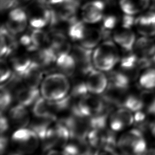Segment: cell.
<instances>
[{"label":"cell","instance_id":"1","mask_svg":"<svg viewBox=\"0 0 155 155\" xmlns=\"http://www.w3.org/2000/svg\"><path fill=\"white\" fill-rule=\"evenodd\" d=\"M39 90L41 96L45 99L58 101L69 94L71 81L66 76L58 72L49 74L44 78Z\"/></svg>","mask_w":155,"mask_h":155},{"label":"cell","instance_id":"2","mask_svg":"<svg viewBox=\"0 0 155 155\" xmlns=\"http://www.w3.org/2000/svg\"><path fill=\"white\" fill-rule=\"evenodd\" d=\"M92 58L95 68L108 72L119 63L121 54L115 42L108 39L105 40L95 48Z\"/></svg>","mask_w":155,"mask_h":155},{"label":"cell","instance_id":"3","mask_svg":"<svg viewBox=\"0 0 155 155\" xmlns=\"http://www.w3.org/2000/svg\"><path fill=\"white\" fill-rule=\"evenodd\" d=\"M117 147L124 154H145L147 150V141L140 130L136 128L129 129L117 139Z\"/></svg>","mask_w":155,"mask_h":155},{"label":"cell","instance_id":"4","mask_svg":"<svg viewBox=\"0 0 155 155\" xmlns=\"http://www.w3.org/2000/svg\"><path fill=\"white\" fill-rule=\"evenodd\" d=\"M40 141L38 134L29 127L17 129L11 138V151L18 155L33 153L39 147Z\"/></svg>","mask_w":155,"mask_h":155},{"label":"cell","instance_id":"5","mask_svg":"<svg viewBox=\"0 0 155 155\" xmlns=\"http://www.w3.org/2000/svg\"><path fill=\"white\" fill-rule=\"evenodd\" d=\"M99 95L90 93L82 96L78 100V111L87 117H94L107 113H111L110 105Z\"/></svg>","mask_w":155,"mask_h":155},{"label":"cell","instance_id":"6","mask_svg":"<svg viewBox=\"0 0 155 155\" xmlns=\"http://www.w3.org/2000/svg\"><path fill=\"white\" fill-rule=\"evenodd\" d=\"M70 139L69 130L65 124L60 121L53 124L41 140L43 150L47 152L57 148L63 149Z\"/></svg>","mask_w":155,"mask_h":155},{"label":"cell","instance_id":"7","mask_svg":"<svg viewBox=\"0 0 155 155\" xmlns=\"http://www.w3.org/2000/svg\"><path fill=\"white\" fill-rule=\"evenodd\" d=\"M69 130L71 138L85 140L92 129L90 118L76 111L64 119L60 120Z\"/></svg>","mask_w":155,"mask_h":155},{"label":"cell","instance_id":"8","mask_svg":"<svg viewBox=\"0 0 155 155\" xmlns=\"http://www.w3.org/2000/svg\"><path fill=\"white\" fill-rule=\"evenodd\" d=\"M28 22L34 29H42L50 25L51 21L52 9L49 6L36 2L28 9Z\"/></svg>","mask_w":155,"mask_h":155},{"label":"cell","instance_id":"9","mask_svg":"<svg viewBox=\"0 0 155 155\" xmlns=\"http://www.w3.org/2000/svg\"><path fill=\"white\" fill-rule=\"evenodd\" d=\"M93 49L87 48L80 44L74 45L70 54L75 61L76 73L85 76L95 67L93 63Z\"/></svg>","mask_w":155,"mask_h":155},{"label":"cell","instance_id":"10","mask_svg":"<svg viewBox=\"0 0 155 155\" xmlns=\"http://www.w3.org/2000/svg\"><path fill=\"white\" fill-rule=\"evenodd\" d=\"M134 114L130 110L119 107L109 115L108 124L114 132L124 131L134 125Z\"/></svg>","mask_w":155,"mask_h":155},{"label":"cell","instance_id":"11","mask_svg":"<svg viewBox=\"0 0 155 155\" xmlns=\"http://www.w3.org/2000/svg\"><path fill=\"white\" fill-rule=\"evenodd\" d=\"M86 87L88 93L102 94L108 86V78L104 71L94 68L85 76Z\"/></svg>","mask_w":155,"mask_h":155},{"label":"cell","instance_id":"12","mask_svg":"<svg viewBox=\"0 0 155 155\" xmlns=\"http://www.w3.org/2000/svg\"><path fill=\"white\" fill-rule=\"evenodd\" d=\"M28 22L27 11L22 8H15L10 11L5 26L15 35L25 30Z\"/></svg>","mask_w":155,"mask_h":155},{"label":"cell","instance_id":"13","mask_svg":"<svg viewBox=\"0 0 155 155\" xmlns=\"http://www.w3.org/2000/svg\"><path fill=\"white\" fill-rule=\"evenodd\" d=\"M104 9V3L101 0H93L87 2L81 9L83 21L86 23L99 22L103 19Z\"/></svg>","mask_w":155,"mask_h":155},{"label":"cell","instance_id":"14","mask_svg":"<svg viewBox=\"0 0 155 155\" xmlns=\"http://www.w3.org/2000/svg\"><path fill=\"white\" fill-rule=\"evenodd\" d=\"M13 94L17 103L26 107L34 104L41 96L39 88L27 86L23 82L15 88Z\"/></svg>","mask_w":155,"mask_h":155},{"label":"cell","instance_id":"15","mask_svg":"<svg viewBox=\"0 0 155 155\" xmlns=\"http://www.w3.org/2000/svg\"><path fill=\"white\" fill-rule=\"evenodd\" d=\"M8 119L11 124L16 130L27 128L31 121L29 113L26 107L18 103L10 109Z\"/></svg>","mask_w":155,"mask_h":155},{"label":"cell","instance_id":"16","mask_svg":"<svg viewBox=\"0 0 155 155\" xmlns=\"http://www.w3.org/2000/svg\"><path fill=\"white\" fill-rule=\"evenodd\" d=\"M133 51L139 59L155 63V41L150 37L143 36L135 42Z\"/></svg>","mask_w":155,"mask_h":155},{"label":"cell","instance_id":"17","mask_svg":"<svg viewBox=\"0 0 155 155\" xmlns=\"http://www.w3.org/2000/svg\"><path fill=\"white\" fill-rule=\"evenodd\" d=\"M34 116L38 117H49L57 119L56 101H49L43 97H39L33 104Z\"/></svg>","mask_w":155,"mask_h":155},{"label":"cell","instance_id":"18","mask_svg":"<svg viewBox=\"0 0 155 155\" xmlns=\"http://www.w3.org/2000/svg\"><path fill=\"white\" fill-rule=\"evenodd\" d=\"M8 56H10V64L15 73L21 75L30 65L32 61L31 54L21 51L17 48Z\"/></svg>","mask_w":155,"mask_h":155},{"label":"cell","instance_id":"19","mask_svg":"<svg viewBox=\"0 0 155 155\" xmlns=\"http://www.w3.org/2000/svg\"><path fill=\"white\" fill-rule=\"evenodd\" d=\"M134 26L139 33L144 37L155 36V11L140 15L136 18Z\"/></svg>","mask_w":155,"mask_h":155},{"label":"cell","instance_id":"20","mask_svg":"<svg viewBox=\"0 0 155 155\" xmlns=\"http://www.w3.org/2000/svg\"><path fill=\"white\" fill-rule=\"evenodd\" d=\"M44 72L41 68L34 62H32L27 69L21 75L23 83L33 88H39L44 80Z\"/></svg>","mask_w":155,"mask_h":155},{"label":"cell","instance_id":"21","mask_svg":"<svg viewBox=\"0 0 155 155\" xmlns=\"http://www.w3.org/2000/svg\"><path fill=\"white\" fill-rule=\"evenodd\" d=\"M113 39L114 42L124 51H132L136 41L134 32L130 29L126 28L114 32Z\"/></svg>","mask_w":155,"mask_h":155},{"label":"cell","instance_id":"22","mask_svg":"<svg viewBox=\"0 0 155 155\" xmlns=\"http://www.w3.org/2000/svg\"><path fill=\"white\" fill-rule=\"evenodd\" d=\"M15 35L8 30L5 25L1 28V56L4 58L8 56L18 48V42Z\"/></svg>","mask_w":155,"mask_h":155},{"label":"cell","instance_id":"23","mask_svg":"<svg viewBox=\"0 0 155 155\" xmlns=\"http://www.w3.org/2000/svg\"><path fill=\"white\" fill-rule=\"evenodd\" d=\"M130 87L124 93L120 107H126L134 113L137 111L143 110L141 92L130 90Z\"/></svg>","mask_w":155,"mask_h":155},{"label":"cell","instance_id":"24","mask_svg":"<svg viewBox=\"0 0 155 155\" xmlns=\"http://www.w3.org/2000/svg\"><path fill=\"white\" fill-rule=\"evenodd\" d=\"M91 146L86 139H70L67 145L63 148V153L66 155H86L92 153Z\"/></svg>","mask_w":155,"mask_h":155},{"label":"cell","instance_id":"25","mask_svg":"<svg viewBox=\"0 0 155 155\" xmlns=\"http://www.w3.org/2000/svg\"><path fill=\"white\" fill-rule=\"evenodd\" d=\"M57 72L62 74L68 78H71L76 72L75 61L71 54L61 55L57 58Z\"/></svg>","mask_w":155,"mask_h":155},{"label":"cell","instance_id":"26","mask_svg":"<svg viewBox=\"0 0 155 155\" xmlns=\"http://www.w3.org/2000/svg\"><path fill=\"white\" fill-rule=\"evenodd\" d=\"M103 39V33L101 29L88 27L78 43L85 48L93 49L100 44Z\"/></svg>","mask_w":155,"mask_h":155},{"label":"cell","instance_id":"27","mask_svg":"<svg viewBox=\"0 0 155 155\" xmlns=\"http://www.w3.org/2000/svg\"><path fill=\"white\" fill-rule=\"evenodd\" d=\"M107 76L109 82L108 86L122 90H126L130 87L131 80L121 70L113 71L112 69L108 71Z\"/></svg>","mask_w":155,"mask_h":155},{"label":"cell","instance_id":"28","mask_svg":"<svg viewBox=\"0 0 155 155\" xmlns=\"http://www.w3.org/2000/svg\"><path fill=\"white\" fill-rule=\"evenodd\" d=\"M150 3V0H120V5L125 14L137 15L146 10Z\"/></svg>","mask_w":155,"mask_h":155},{"label":"cell","instance_id":"29","mask_svg":"<svg viewBox=\"0 0 155 155\" xmlns=\"http://www.w3.org/2000/svg\"><path fill=\"white\" fill-rule=\"evenodd\" d=\"M57 121L54 118L49 117H38L34 116L30 121L29 128L34 130L40 138V140L44 138L49 129Z\"/></svg>","mask_w":155,"mask_h":155},{"label":"cell","instance_id":"30","mask_svg":"<svg viewBox=\"0 0 155 155\" xmlns=\"http://www.w3.org/2000/svg\"><path fill=\"white\" fill-rule=\"evenodd\" d=\"M140 87L144 90H153L155 88V67L142 69L137 78Z\"/></svg>","mask_w":155,"mask_h":155},{"label":"cell","instance_id":"31","mask_svg":"<svg viewBox=\"0 0 155 155\" xmlns=\"http://www.w3.org/2000/svg\"><path fill=\"white\" fill-rule=\"evenodd\" d=\"M32 41L37 49L49 48L51 46V38L49 34L41 29H34L30 33Z\"/></svg>","mask_w":155,"mask_h":155},{"label":"cell","instance_id":"32","mask_svg":"<svg viewBox=\"0 0 155 155\" xmlns=\"http://www.w3.org/2000/svg\"><path fill=\"white\" fill-rule=\"evenodd\" d=\"M87 28L86 22L77 19L68 25L67 34L71 40L79 42L84 36Z\"/></svg>","mask_w":155,"mask_h":155},{"label":"cell","instance_id":"33","mask_svg":"<svg viewBox=\"0 0 155 155\" xmlns=\"http://www.w3.org/2000/svg\"><path fill=\"white\" fill-rule=\"evenodd\" d=\"M143 110L149 115L155 117V92L152 90H144L141 92Z\"/></svg>","mask_w":155,"mask_h":155},{"label":"cell","instance_id":"34","mask_svg":"<svg viewBox=\"0 0 155 155\" xmlns=\"http://www.w3.org/2000/svg\"><path fill=\"white\" fill-rule=\"evenodd\" d=\"M13 98L12 93L4 87L1 86L0 108L1 113H3L4 111L8 109L12 102Z\"/></svg>","mask_w":155,"mask_h":155},{"label":"cell","instance_id":"35","mask_svg":"<svg viewBox=\"0 0 155 155\" xmlns=\"http://www.w3.org/2000/svg\"><path fill=\"white\" fill-rule=\"evenodd\" d=\"M10 63L5 59L1 58L0 63V79L1 84L6 82L11 78L13 75Z\"/></svg>","mask_w":155,"mask_h":155},{"label":"cell","instance_id":"36","mask_svg":"<svg viewBox=\"0 0 155 155\" xmlns=\"http://www.w3.org/2000/svg\"><path fill=\"white\" fill-rule=\"evenodd\" d=\"M135 20L136 19L133 17L132 15L125 14L122 19V26L123 28L131 29L132 26L134 25Z\"/></svg>","mask_w":155,"mask_h":155},{"label":"cell","instance_id":"37","mask_svg":"<svg viewBox=\"0 0 155 155\" xmlns=\"http://www.w3.org/2000/svg\"><path fill=\"white\" fill-rule=\"evenodd\" d=\"M18 4L17 0H1V11L3 12L11 8H15Z\"/></svg>","mask_w":155,"mask_h":155},{"label":"cell","instance_id":"38","mask_svg":"<svg viewBox=\"0 0 155 155\" xmlns=\"http://www.w3.org/2000/svg\"><path fill=\"white\" fill-rule=\"evenodd\" d=\"M10 121L8 118L4 116L3 113L1 115V134H5L8 131L10 127Z\"/></svg>","mask_w":155,"mask_h":155},{"label":"cell","instance_id":"39","mask_svg":"<svg viewBox=\"0 0 155 155\" xmlns=\"http://www.w3.org/2000/svg\"><path fill=\"white\" fill-rule=\"evenodd\" d=\"M0 143V152L1 155H2L6 151L8 146V138L6 136V134H1Z\"/></svg>","mask_w":155,"mask_h":155},{"label":"cell","instance_id":"40","mask_svg":"<svg viewBox=\"0 0 155 155\" xmlns=\"http://www.w3.org/2000/svg\"><path fill=\"white\" fill-rule=\"evenodd\" d=\"M37 2L41 4H45L48 6L50 5H57L61 4L64 0H36Z\"/></svg>","mask_w":155,"mask_h":155},{"label":"cell","instance_id":"41","mask_svg":"<svg viewBox=\"0 0 155 155\" xmlns=\"http://www.w3.org/2000/svg\"><path fill=\"white\" fill-rule=\"evenodd\" d=\"M148 131L152 137L155 139V119L151 121L148 128Z\"/></svg>","mask_w":155,"mask_h":155},{"label":"cell","instance_id":"42","mask_svg":"<svg viewBox=\"0 0 155 155\" xmlns=\"http://www.w3.org/2000/svg\"><path fill=\"white\" fill-rule=\"evenodd\" d=\"M145 154H148V155H155V148H151L150 149H147Z\"/></svg>","mask_w":155,"mask_h":155},{"label":"cell","instance_id":"43","mask_svg":"<svg viewBox=\"0 0 155 155\" xmlns=\"http://www.w3.org/2000/svg\"><path fill=\"white\" fill-rule=\"evenodd\" d=\"M30 0H17V2H18L19 3H23V2H26L29 1Z\"/></svg>","mask_w":155,"mask_h":155}]
</instances>
